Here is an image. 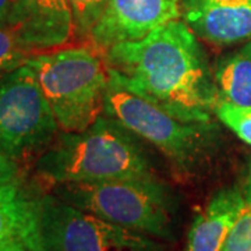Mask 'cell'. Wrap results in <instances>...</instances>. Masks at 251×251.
Listing matches in <instances>:
<instances>
[{"mask_svg": "<svg viewBox=\"0 0 251 251\" xmlns=\"http://www.w3.org/2000/svg\"><path fill=\"white\" fill-rule=\"evenodd\" d=\"M0 251H31V250H28L27 247L23 244V243H20V242H11L9 243V244H6L3 249Z\"/></svg>", "mask_w": 251, "mask_h": 251, "instance_id": "ffe728a7", "label": "cell"}, {"mask_svg": "<svg viewBox=\"0 0 251 251\" xmlns=\"http://www.w3.org/2000/svg\"><path fill=\"white\" fill-rule=\"evenodd\" d=\"M214 78L221 100L251 106V41L218 59Z\"/></svg>", "mask_w": 251, "mask_h": 251, "instance_id": "4fadbf2b", "label": "cell"}, {"mask_svg": "<svg viewBox=\"0 0 251 251\" xmlns=\"http://www.w3.org/2000/svg\"><path fill=\"white\" fill-rule=\"evenodd\" d=\"M190 29L209 45L251 41V0H179Z\"/></svg>", "mask_w": 251, "mask_h": 251, "instance_id": "30bf717a", "label": "cell"}, {"mask_svg": "<svg viewBox=\"0 0 251 251\" xmlns=\"http://www.w3.org/2000/svg\"><path fill=\"white\" fill-rule=\"evenodd\" d=\"M7 28L27 50L62 48L74 36L69 0H11Z\"/></svg>", "mask_w": 251, "mask_h": 251, "instance_id": "9c48e42d", "label": "cell"}, {"mask_svg": "<svg viewBox=\"0 0 251 251\" xmlns=\"http://www.w3.org/2000/svg\"><path fill=\"white\" fill-rule=\"evenodd\" d=\"M215 115L240 140L251 145V106L219 100L215 106Z\"/></svg>", "mask_w": 251, "mask_h": 251, "instance_id": "9a60e30c", "label": "cell"}, {"mask_svg": "<svg viewBox=\"0 0 251 251\" xmlns=\"http://www.w3.org/2000/svg\"><path fill=\"white\" fill-rule=\"evenodd\" d=\"M128 128L100 116L82 131H62L39 155L36 175L49 184L152 177L151 162Z\"/></svg>", "mask_w": 251, "mask_h": 251, "instance_id": "7a4b0ae2", "label": "cell"}, {"mask_svg": "<svg viewBox=\"0 0 251 251\" xmlns=\"http://www.w3.org/2000/svg\"><path fill=\"white\" fill-rule=\"evenodd\" d=\"M29 57V50L18 42L9 28H0V73L16 70L24 66Z\"/></svg>", "mask_w": 251, "mask_h": 251, "instance_id": "2e32d148", "label": "cell"}, {"mask_svg": "<svg viewBox=\"0 0 251 251\" xmlns=\"http://www.w3.org/2000/svg\"><path fill=\"white\" fill-rule=\"evenodd\" d=\"M42 251H165L152 236L78 209L54 194L41 196Z\"/></svg>", "mask_w": 251, "mask_h": 251, "instance_id": "52a82bcc", "label": "cell"}, {"mask_svg": "<svg viewBox=\"0 0 251 251\" xmlns=\"http://www.w3.org/2000/svg\"><path fill=\"white\" fill-rule=\"evenodd\" d=\"M244 204L246 200L237 188L218 191L191 225L184 251H224L227 234Z\"/></svg>", "mask_w": 251, "mask_h": 251, "instance_id": "7c38bea8", "label": "cell"}, {"mask_svg": "<svg viewBox=\"0 0 251 251\" xmlns=\"http://www.w3.org/2000/svg\"><path fill=\"white\" fill-rule=\"evenodd\" d=\"M103 113L158 148L180 175L200 171L215 148L218 130L212 122L180 120L110 80Z\"/></svg>", "mask_w": 251, "mask_h": 251, "instance_id": "5b68a950", "label": "cell"}, {"mask_svg": "<svg viewBox=\"0 0 251 251\" xmlns=\"http://www.w3.org/2000/svg\"><path fill=\"white\" fill-rule=\"evenodd\" d=\"M74 23V36L90 39L91 32L98 24L109 0H69Z\"/></svg>", "mask_w": 251, "mask_h": 251, "instance_id": "5bb4252c", "label": "cell"}, {"mask_svg": "<svg viewBox=\"0 0 251 251\" xmlns=\"http://www.w3.org/2000/svg\"><path fill=\"white\" fill-rule=\"evenodd\" d=\"M224 251H251V200H246V204L227 234Z\"/></svg>", "mask_w": 251, "mask_h": 251, "instance_id": "e0dca14e", "label": "cell"}, {"mask_svg": "<svg viewBox=\"0 0 251 251\" xmlns=\"http://www.w3.org/2000/svg\"><path fill=\"white\" fill-rule=\"evenodd\" d=\"M53 194L73 206L155 239L175 237L176 202L158 179L70 181L54 184Z\"/></svg>", "mask_w": 251, "mask_h": 251, "instance_id": "277c9868", "label": "cell"}, {"mask_svg": "<svg viewBox=\"0 0 251 251\" xmlns=\"http://www.w3.org/2000/svg\"><path fill=\"white\" fill-rule=\"evenodd\" d=\"M11 0H0V28H7Z\"/></svg>", "mask_w": 251, "mask_h": 251, "instance_id": "d6986e66", "label": "cell"}, {"mask_svg": "<svg viewBox=\"0 0 251 251\" xmlns=\"http://www.w3.org/2000/svg\"><path fill=\"white\" fill-rule=\"evenodd\" d=\"M39 211L41 196L25 188L23 180L0 184V250L20 242L28 250L42 251Z\"/></svg>", "mask_w": 251, "mask_h": 251, "instance_id": "8fae6325", "label": "cell"}, {"mask_svg": "<svg viewBox=\"0 0 251 251\" xmlns=\"http://www.w3.org/2000/svg\"><path fill=\"white\" fill-rule=\"evenodd\" d=\"M27 64L62 131H82L103 115L109 72L95 46L52 49L31 56Z\"/></svg>", "mask_w": 251, "mask_h": 251, "instance_id": "3957f363", "label": "cell"}, {"mask_svg": "<svg viewBox=\"0 0 251 251\" xmlns=\"http://www.w3.org/2000/svg\"><path fill=\"white\" fill-rule=\"evenodd\" d=\"M20 179V166L17 161L0 153V184L13 183Z\"/></svg>", "mask_w": 251, "mask_h": 251, "instance_id": "ac0fdd59", "label": "cell"}, {"mask_svg": "<svg viewBox=\"0 0 251 251\" xmlns=\"http://www.w3.org/2000/svg\"><path fill=\"white\" fill-rule=\"evenodd\" d=\"M109 80L184 122H212L221 100L198 36L181 20L105 50Z\"/></svg>", "mask_w": 251, "mask_h": 251, "instance_id": "6da1fadb", "label": "cell"}, {"mask_svg": "<svg viewBox=\"0 0 251 251\" xmlns=\"http://www.w3.org/2000/svg\"><path fill=\"white\" fill-rule=\"evenodd\" d=\"M180 17L179 0H109L90 41L105 52L120 42L143 39Z\"/></svg>", "mask_w": 251, "mask_h": 251, "instance_id": "ba28073f", "label": "cell"}, {"mask_svg": "<svg viewBox=\"0 0 251 251\" xmlns=\"http://www.w3.org/2000/svg\"><path fill=\"white\" fill-rule=\"evenodd\" d=\"M60 133L57 123L27 63L0 77V153L21 159L45 150Z\"/></svg>", "mask_w": 251, "mask_h": 251, "instance_id": "8992f818", "label": "cell"}]
</instances>
